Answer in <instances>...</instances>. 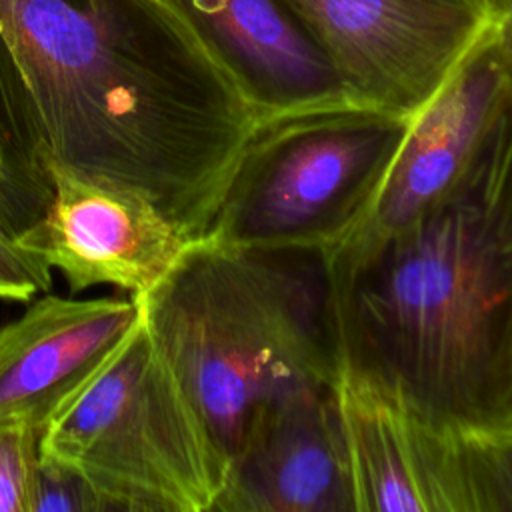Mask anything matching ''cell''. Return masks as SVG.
<instances>
[{
    "instance_id": "6da1fadb",
    "label": "cell",
    "mask_w": 512,
    "mask_h": 512,
    "mask_svg": "<svg viewBox=\"0 0 512 512\" xmlns=\"http://www.w3.org/2000/svg\"><path fill=\"white\" fill-rule=\"evenodd\" d=\"M0 104L42 162L136 188L186 240L260 120L164 0H0Z\"/></svg>"
},
{
    "instance_id": "7a4b0ae2",
    "label": "cell",
    "mask_w": 512,
    "mask_h": 512,
    "mask_svg": "<svg viewBox=\"0 0 512 512\" xmlns=\"http://www.w3.org/2000/svg\"><path fill=\"white\" fill-rule=\"evenodd\" d=\"M342 376L454 432L500 428L512 342V102L456 182L326 250Z\"/></svg>"
},
{
    "instance_id": "3957f363",
    "label": "cell",
    "mask_w": 512,
    "mask_h": 512,
    "mask_svg": "<svg viewBox=\"0 0 512 512\" xmlns=\"http://www.w3.org/2000/svg\"><path fill=\"white\" fill-rule=\"evenodd\" d=\"M138 300L226 462L264 410L342 376L326 250L198 238Z\"/></svg>"
},
{
    "instance_id": "277c9868",
    "label": "cell",
    "mask_w": 512,
    "mask_h": 512,
    "mask_svg": "<svg viewBox=\"0 0 512 512\" xmlns=\"http://www.w3.org/2000/svg\"><path fill=\"white\" fill-rule=\"evenodd\" d=\"M38 458L78 474L108 510L130 512H212L228 472L142 304L44 414Z\"/></svg>"
},
{
    "instance_id": "5b68a950",
    "label": "cell",
    "mask_w": 512,
    "mask_h": 512,
    "mask_svg": "<svg viewBox=\"0 0 512 512\" xmlns=\"http://www.w3.org/2000/svg\"><path fill=\"white\" fill-rule=\"evenodd\" d=\"M410 118L352 100L260 118L202 238L338 246L372 214Z\"/></svg>"
},
{
    "instance_id": "8992f818",
    "label": "cell",
    "mask_w": 512,
    "mask_h": 512,
    "mask_svg": "<svg viewBox=\"0 0 512 512\" xmlns=\"http://www.w3.org/2000/svg\"><path fill=\"white\" fill-rule=\"evenodd\" d=\"M352 102L414 116L494 20L480 0H288Z\"/></svg>"
},
{
    "instance_id": "52a82bcc",
    "label": "cell",
    "mask_w": 512,
    "mask_h": 512,
    "mask_svg": "<svg viewBox=\"0 0 512 512\" xmlns=\"http://www.w3.org/2000/svg\"><path fill=\"white\" fill-rule=\"evenodd\" d=\"M42 166L52 200L42 218L14 238L22 250L60 270L72 294L98 284L144 294L192 242L136 188L56 162Z\"/></svg>"
},
{
    "instance_id": "ba28073f",
    "label": "cell",
    "mask_w": 512,
    "mask_h": 512,
    "mask_svg": "<svg viewBox=\"0 0 512 512\" xmlns=\"http://www.w3.org/2000/svg\"><path fill=\"white\" fill-rule=\"evenodd\" d=\"M212 512H356L336 386H304L254 420Z\"/></svg>"
},
{
    "instance_id": "9c48e42d",
    "label": "cell",
    "mask_w": 512,
    "mask_h": 512,
    "mask_svg": "<svg viewBox=\"0 0 512 512\" xmlns=\"http://www.w3.org/2000/svg\"><path fill=\"white\" fill-rule=\"evenodd\" d=\"M512 102V76L494 20L410 118L364 230H394L442 196Z\"/></svg>"
},
{
    "instance_id": "30bf717a",
    "label": "cell",
    "mask_w": 512,
    "mask_h": 512,
    "mask_svg": "<svg viewBox=\"0 0 512 512\" xmlns=\"http://www.w3.org/2000/svg\"><path fill=\"white\" fill-rule=\"evenodd\" d=\"M238 86L258 118L348 102L322 40L288 0H164Z\"/></svg>"
},
{
    "instance_id": "8fae6325",
    "label": "cell",
    "mask_w": 512,
    "mask_h": 512,
    "mask_svg": "<svg viewBox=\"0 0 512 512\" xmlns=\"http://www.w3.org/2000/svg\"><path fill=\"white\" fill-rule=\"evenodd\" d=\"M336 400L356 512H470L458 432L348 376H340Z\"/></svg>"
},
{
    "instance_id": "7c38bea8",
    "label": "cell",
    "mask_w": 512,
    "mask_h": 512,
    "mask_svg": "<svg viewBox=\"0 0 512 512\" xmlns=\"http://www.w3.org/2000/svg\"><path fill=\"white\" fill-rule=\"evenodd\" d=\"M128 296L64 298L46 294L0 328V426L40 424L138 320Z\"/></svg>"
},
{
    "instance_id": "4fadbf2b",
    "label": "cell",
    "mask_w": 512,
    "mask_h": 512,
    "mask_svg": "<svg viewBox=\"0 0 512 512\" xmlns=\"http://www.w3.org/2000/svg\"><path fill=\"white\" fill-rule=\"evenodd\" d=\"M470 512H512V430L458 432Z\"/></svg>"
},
{
    "instance_id": "5bb4252c",
    "label": "cell",
    "mask_w": 512,
    "mask_h": 512,
    "mask_svg": "<svg viewBox=\"0 0 512 512\" xmlns=\"http://www.w3.org/2000/svg\"><path fill=\"white\" fill-rule=\"evenodd\" d=\"M38 468V426H0V512H30Z\"/></svg>"
},
{
    "instance_id": "9a60e30c",
    "label": "cell",
    "mask_w": 512,
    "mask_h": 512,
    "mask_svg": "<svg viewBox=\"0 0 512 512\" xmlns=\"http://www.w3.org/2000/svg\"><path fill=\"white\" fill-rule=\"evenodd\" d=\"M102 510H108L104 500L78 474L38 458L30 512H102Z\"/></svg>"
},
{
    "instance_id": "2e32d148",
    "label": "cell",
    "mask_w": 512,
    "mask_h": 512,
    "mask_svg": "<svg viewBox=\"0 0 512 512\" xmlns=\"http://www.w3.org/2000/svg\"><path fill=\"white\" fill-rule=\"evenodd\" d=\"M50 270L40 258L22 250L14 232L0 222V298L30 302L38 292L50 288Z\"/></svg>"
},
{
    "instance_id": "e0dca14e",
    "label": "cell",
    "mask_w": 512,
    "mask_h": 512,
    "mask_svg": "<svg viewBox=\"0 0 512 512\" xmlns=\"http://www.w3.org/2000/svg\"><path fill=\"white\" fill-rule=\"evenodd\" d=\"M494 26H496V36L504 52L510 76H512V6L500 18L494 20Z\"/></svg>"
},
{
    "instance_id": "ac0fdd59",
    "label": "cell",
    "mask_w": 512,
    "mask_h": 512,
    "mask_svg": "<svg viewBox=\"0 0 512 512\" xmlns=\"http://www.w3.org/2000/svg\"><path fill=\"white\" fill-rule=\"evenodd\" d=\"M500 430H512V342H510V356H508V392H506V406Z\"/></svg>"
},
{
    "instance_id": "d6986e66",
    "label": "cell",
    "mask_w": 512,
    "mask_h": 512,
    "mask_svg": "<svg viewBox=\"0 0 512 512\" xmlns=\"http://www.w3.org/2000/svg\"><path fill=\"white\" fill-rule=\"evenodd\" d=\"M480 2L488 8V12L492 14L494 20L500 18L512 6V0H480Z\"/></svg>"
},
{
    "instance_id": "ffe728a7",
    "label": "cell",
    "mask_w": 512,
    "mask_h": 512,
    "mask_svg": "<svg viewBox=\"0 0 512 512\" xmlns=\"http://www.w3.org/2000/svg\"><path fill=\"white\" fill-rule=\"evenodd\" d=\"M0 174L6 176V160H4V150H2V144H0Z\"/></svg>"
},
{
    "instance_id": "44dd1931",
    "label": "cell",
    "mask_w": 512,
    "mask_h": 512,
    "mask_svg": "<svg viewBox=\"0 0 512 512\" xmlns=\"http://www.w3.org/2000/svg\"><path fill=\"white\" fill-rule=\"evenodd\" d=\"M4 178H6V176H2V174H0V184H2V182H4Z\"/></svg>"
}]
</instances>
